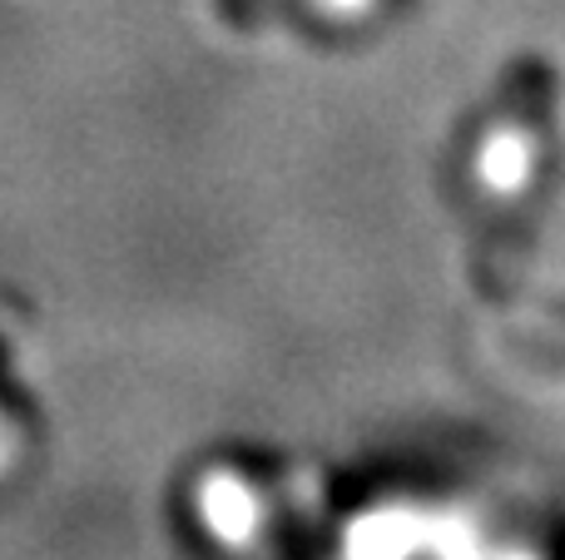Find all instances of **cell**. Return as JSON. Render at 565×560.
<instances>
[{"label": "cell", "mask_w": 565, "mask_h": 560, "mask_svg": "<svg viewBox=\"0 0 565 560\" xmlns=\"http://www.w3.org/2000/svg\"><path fill=\"white\" fill-rule=\"evenodd\" d=\"M194 521L218 551L244 556L264 541L268 526L264 492L234 466H214V472H204L194 482Z\"/></svg>", "instance_id": "obj_1"}, {"label": "cell", "mask_w": 565, "mask_h": 560, "mask_svg": "<svg viewBox=\"0 0 565 560\" xmlns=\"http://www.w3.org/2000/svg\"><path fill=\"white\" fill-rule=\"evenodd\" d=\"M521 159H526V144H521L516 134H497L481 149V179H491V184H516Z\"/></svg>", "instance_id": "obj_2"}, {"label": "cell", "mask_w": 565, "mask_h": 560, "mask_svg": "<svg viewBox=\"0 0 565 560\" xmlns=\"http://www.w3.org/2000/svg\"><path fill=\"white\" fill-rule=\"evenodd\" d=\"M15 456H20V427L10 422L6 412H0V476L15 466Z\"/></svg>", "instance_id": "obj_3"}, {"label": "cell", "mask_w": 565, "mask_h": 560, "mask_svg": "<svg viewBox=\"0 0 565 560\" xmlns=\"http://www.w3.org/2000/svg\"><path fill=\"white\" fill-rule=\"evenodd\" d=\"M312 6L328 10V15H338V20H352V15H362L372 0H312Z\"/></svg>", "instance_id": "obj_4"}]
</instances>
